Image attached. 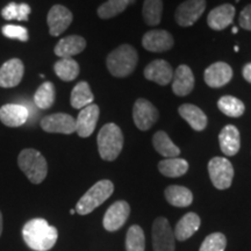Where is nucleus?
I'll return each instance as SVG.
<instances>
[{"mask_svg": "<svg viewBox=\"0 0 251 251\" xmlns=\"http://www.w3.org/2000/svg\"><path fill=\"white\" fill-rule=\"evenodd\" d=\"M25 243L34 251H48L56 244L58 238L57 229L45 219L29 220L23 228Z\"/></svg>", "mask_w": 251, "mask_h": 251, "instance_id": "f257e3e1", "label": "nucleus"}, {"mask_svg": "<svg viewBox=\"0 0 251 251\" xmlns=\"http://www.w3.org/2000/svg\"><path fill=\"white\" fill-rule=\"evenodd\" d=\"M139 62L137 51L129 45H122L107 56L106 64L112 76L124 78L133 74Z\"/></svg>", "mask_w": 251, "mask_h": 251, "instance_id": "f03ea898", "label": "nucleus"}, {"mask_svg": "<svg viewBox=\"0 0 251 251\" xmlns=\"http://www.w3.org/2000/svg\"><path fill=\"white\" fill-rule=\"evenodd\" d=\"M97 142L100 157L103 161L112 162L118 158L124 148V134L119 126L107 124L100 129Z\"/></svg>", "mask_w": 251, "mask_h": 251, "instance_id": "7ed1b4c3", "label": "nucleus"}, {"mask_svg": "<svg viewBox=\"0 0 251 251\" xmlns=\"http://www.w3.org/2000/svg\"><path fill=\"white\" fill-rule=\"evenodd\" d=\"M18 165L33 184L42 183L48 174L46 158L35 149H25L19 153Z\"/></svg>", "mask_w": 251, "mask_h": 251, "instance_id": "20e7f679", "label": "nucleus"}, {"mask_svg": "<svg viewBox=\"0 0 251 251\" xmlns=\"http://www.w3.org/2000/svg\"><path fill=\"white\" fill-rule=\"evenodd\" d=\"M114 192V185L111 180L103 179L96 183L80 198L76 205V212L80 215H87L97 207L103 203Z\"/></svg>", "mask_w": 251, "mask_h": 251, "instance_id": "39448f33", "label": "nucleus"}, {"mask_svg": "<svg viewBox=\"0 0 251 251\" xmlns=\"http://www.w3.org/2000/svg\"><path fill=\"white\" fill-rule=\"evenodd\" d=\"M209 177L218 190H227L230 187L234 178V168L225 157H214L208 163Z\"/></svg>", "mask_w": 251, "mask_h": 251, "instance_id": "423d86ee", "label": "nucleus"}, {"mask_svg": "<svg viewBox=\"0 0 251 251\" xmlns=\"http://www.w3.org/2000/svg\"><path fill=\"white\" fill-rule=\"evenodd\" d=\"M176 237L165 218H158L152 225V244L155 251H175Z\"/></svg>", "mask_w": 251, "mask_h": 251, "instance_id": "0eeeda50", "label": "nucleus"}, {"mask_svg": "<svg viewBox=\"0 0 251 251\" xmlns=\"http://www.w3.org/2000/svg\"><path fill=\"white\" fill-rule=\"evenodd\" d=\"M206 9V0H186L176 9L175 19L181 27H191L199 20Z\"/></svg>", "mask_w": 251, "mask_h": 251, "instance_id": "6e6552de", "label": "nucleus"}, {"mask_svg": "<svg viewBox=\"0 0 251 251\" xmlns=\"http://www.w3.org/2000/svg\"><path fill=\"white\" fill-rule=\"evenodd\" d=\"M133 119L140 130H148L158 120V111L149 100L140 98L134 103Z\"/></svg>", "mask_w": 251, "mask_h": 251, "instance_id": "1a4fd4ad", "label": "nucleus"}, {"mask_svg": "<svg viewBox=\"0 0 251 251\" xmlns=\"http://www.w3.org/2000/svg\"><path fill=\"white\" fill-rule=\"evenodd\" d=\"M41 127L47 133L72 134L76 131V119L65 113H55L43 118Z\"/></svg>", "mask_w": 251, "mask_h": 251, "instance_id": "9d476101", "label": "nucleus"}, {"mask_svg": "<svg viewBox=\"0 0 251 251\" xmlns=\"http://www.w3.org/2000/svg\"><path fill=\"white\" fill-rule=\"evenodd\" d=\"M130 213V207L127 201L120 200L114 202L106 211L102 225L107 231H117L126 224Z\"/></svg>", "mask_w": 251, "mask_h": 251, "instance_id": "9b49d317", "label": "nucleus"}, {"mask_svg": "<svg viewBox=\"0 0 251 251\" xmlns=\"http://www.w3.org/2000/svg\"><path fill=\"white\" fill-rule=\"evenodd\" d=\"M72 13L63 5H54L50 8L47 23L49 26V33L51 36L61 35L65 31L72 23Z\"/></svg>", "mask_w": 251, "mask_h": 251, "instance_id": "f8f14e48", "label": "nucleus"}, {"mask_svg": "<svg viewBox=\"0 0 251 251\" xmlns=\"http://www.w3.org/2000/svg\"><path fill=\"white\" fill-rule=\"evenodd\" d=\"M174 37L169 31L163 29L149 30L144 34L142 45L144 49L151 52H163L174 47Z\"/></svg>", "mask_w": 251, "mask_h": 251, "instance_id": "ddd939ff", "label": "nucleus"}, {"mask_svg": "<svg viewBox=\"0 0 251 251\" xmlns=\"http://www.w3.org/2000/svg\"><path fill=\"white\" fill-rule=\"evenodd\" d=\"M99 114V106L94 105V103H91V105L81 109L76 119V131L80 137L86 139L92 135L94 129H96Z\"/></svg>", "mask_w": 251, "mask_h": 251, "instance_id": "4468645a", "label": "nucleus"}, {"mask_svg": "<svg viewBox=\"0 0 251 251\" xmlns=\"http://www.w3.org/2000/svg\"><path fill=\"white\" fill-rule=\"evenodd\" d=\"M24 63L19 58L9 59L0 68V87L9 89L20 84L24 77Z\"/></svg>", "mask_w": 251, "mask_h": 251, "instance_id": "2eb2a0df", "label": "nucleus"}, {"mask_svg": "<svg viewBox=\"0 0 251 251\" xmlns=\"http://www.w3.org/2000/svg\"><path fill=\"white\" fill-rule=\"evenodd\" d=\"M233 78V69L225 62H216L205 70V83L213 89L225 86Z\"/></svg>", "mask_w": 251, "mask_h": 251, "instance_id": "dca6fc26", "label": "nucleus"}, {"mask_svg": "<svg viewBox=\"0 0 251 251\" xmlns=\"http://www.w3.org/2000/svg\"><path fill=\"white\" fill-rule=\"evenodd\" d=\"M144 77L148 80L155 81L158 85H166L172 80L174 70L164 59H155L144 69Z\"/></svg>", "mask_w": 251, "mask_h": 251, "instance_id": "f3484780", "label": "nucleus"}, {"mask_svg": "<svg viewBox=\"0 0 251 251\" xmlns=\"http://www.w3.org/2000/svg\"><path fill=\"white\" fill-rule=\"evenodd\" d=\"M194 87L193 72L187 65H179L174 71L172 77V91L176 96L185 97L192 92Z\"/></svg>", "mask_w": 251, "mask_h": 251, "instance_id": "a211bd4d", "label": "nucleus"}, {"mask_svg": "<svg viewBox=\"0 0 251 251\" xmlns=\"http://www.w3.org/2000/svg\"><path fill=\"white\" fill-rule=\"evenodd\" d=\"M235 7L230 4L220 5L213 8L207 17V24L214 30H222L233 24L235 18Z\"/></svg>", "mask_w": 251, "mask_h": 251, "instance_id": "6ab92c4d", "label": "nucleus"}, {"mask_svg": "<svg viewBox=\"0 0 251 251\" xmlns=\"http://www.w3.org/2000/svg\"><path fill=\"white\" fill-rule=\"evenodd\" d=\"M29 112L23 105L7 103L0 108V121L7 127H19L28 120Z\"/></svg>", "mask_w": 251, "mask_h": 251, "instance_id": "aec40b11", "label": "nucleus"}, {"mask_svg": "<svg viewBox=\"0 0 251 251\" xmlns=\"http://www.w3.org/2000/svg\"><path fill=\"white\" fill-rule=\"evenodd\" d=\"M219 142L221 151L226 156H234L241 148V136L240 131L235 126H226L219 135Z\"/></svg>", "mask_w": 251, "mask_h": 251, "instance_id": "412c9836", "label": "nucleus"}, {"mask_svg": "<svg viewBox=\"0 0 251 251\" xmlns=\"http://www.w3.org/2000/svg\"><path fill=\"white\" fill-rule=\"evenodd\" d=\"M86 48V41L84 37L71 35L62 39L55 47L56 56L61 58H72V56L80 54Z\"/></svg>", "mask_w": 251, "mask_h": 251, "instance_id": "4be33fe9", "label": "nucleus"}, {"mask_svg": "<svg viewBox=\"0 0 251 251\" xmlns=\"http://www.w3.org/2000/svg\"><path fill=\"white\" fill-rule=\"evenodd\" d=\"M178 113L180 117L187 122L194 130L201 131L207 127V117L201 109L198 106L192 105V103H184V105L179 106L178 108Z\"/></svg>", "mask_w": 251, "mask_h": 251, "instance_id": "5701e85b", "label": "nucleus"}, {"mask_svg": "<svg viewBox=\"0 0 251 251\" xmlns=\"http://www.w3.org/2000/svg\"><path fill=\"white\" fill-rule=\"evenodd\" d=\"M200 227V218L196 213L191 212L185 214L179 221H178L177 226L175 229V237L178 241H186L192 235L198 231Z\"/></svg>", "mask_w": 251, "mask_h": 251, "instance_id": "b1692460", "label": "nucleus"}, {"mask_svg": "<svg viewBox=\"0 0 251 251\" xmlns=\"http://www.w3.org/2000/svg\"><path fill=\"white\" fill-rule=\"evenodd\" d=\"M152 144L155 147L156 151L161 153L162 156L166 157V158H175V157L179 156L180 153V149L172 142L170 136L163 130L157 131L153 135Z\"/></svg>", "mask_w": 251, "mask_h": 251, "instance_id": "393cba45", "label": "nucleus"}, {"mask_svg": "<svg viewBox=\"0 0 251 251\" xmlns=\"http://www.w3.org/2000/svg\"><path fill=\"white\" fill-rule=\"evenodd\" d=\"M165 198L175 207H187L193 201V194L190 190L179 185H172L165 190Z\"/></svg>", "mask_w": 251, "mask_h": 251, "instance_id": "a878e982", "label": "nucleus"}, {"mask_svg": "<svg viewBox=\"0 0 251 251\" xmlns=\"http://www.w3.org/2000/svg\"><path fill=\"white\" fill-rule=\"evenodd\" d=\"M158 170L165 177L177 178L184 176L188 170V163L183 158H165L158 163Z\"/></svg>", "mask_w": 251, "mask_h": 251, "instance_id": "bb28decb", "label": "nucleus"}, {"mask_svg": "<svg viewBox=\"0 0 251 251\" xmlns=\"http://www.w3.org/2000/svg\"><path fill=\"white\" fill-rule=\"evenodd\" d=\"M93 93L89 84L86 81H80L72 90L70 101L74 108L83 109L86 106L91 105L93 102Z\"/></svg>", "mask_w": 251, "mask_h": 251, "instance_id": "cd10ccee", "label": "nucleus"}, {"mask_svg": "<svg viewBox=\"0 0 251 251\" xmlns=\"http://www.w3.org/2000/svg\"><path fill=\"white\" fill-rule=\"evenodd\" d=\"M56 76L64 81L75 80L79 75V65L72 58H61L55 63Z\"/></svg>", "mask_w": 251, "mask_h": 251, "instance_id": "c85d7f7f", "label": "nucleus"}, {"mask_svg": "<svg viewBox=\"0 0 251 251\" xmlns=\"http://www.w3.org/2000/svg\"><path fill=\"white\" fill-rule=\"evenodd\" d=\"M55 86L50 81H45L34 94V102L41 109H48L55 102Z\"/></svg>", "mask_w": 251, "mask_h": 251, "instance_id": "c756f323", "label": "nucleus"}, {"mask_svg": "<svg viewBox=\"0 0 251 251\" xmlns=\"http://www.w3.org/2000/svg\"><path fill=\"white\" fill-rule=\"evenodd\" d=\"M163 1L162 0H144L142 15L148 26H157L162 20Z\"/></svg>", "mask_w": 251, "mask_h": 251, "instance_id": "7c9ffc66", "label": "nucleus"}, {"mask_svg": "<svg viewBox=\"0 0 251 251\" xmlns=\"http://www.w3.org/2000/svg\"><path fill=\"white\" fill-rule=\"evenodd\" d=\"M218 107L225 115L230 118H240L246 111L244 103L231 96L221 97L218 101Z\"/></svg>", "mask_w": 251, "mask_h": 251, "instance_id": "2f4dec72", "label": "nucleus"}, {"mask_svg": "<svg viewBox=\"0 0 251 251\" xmlns=\"http://www.w3.org/2000/svg\"><path fill=\"white\" fill-rule=\"evenodd\" d=\"M144 249H146V237H144L143 229L137 225L131 226L126 236V250L144 251Z\"/></svg>", "mask_w": 251, "mask_h": 251, "instance_id": "473e14b6", "label": "nucleus"}, {"mask_svg": "<svg viewBox=\"0 0 251 251\" xmlns=\"http://www.w3.org/2000/svg\"><path fill=\"white\" fill-rule=\"evenodd\" d=\"M130 4V0H107L99 6L98 15L100 19L114 18L122 13Z\"/></svg>", "mask_w": 251, "mask_h": 251, "instance_id": "72a5a7b5", "label": "nucleus"}, {"mask_svg": "<svg viewBox=\"0 0 251 251\" xmlns=\"http://www.w3.org/2000/svg\"><path fill=\"white\" fill-rule=\"evenodd\" d=\"M30 14V7L27 4H15V2H9L5 6L1 11V15L5 20H18V21H27Z\"/></svg>", "mask_w": 251, "mask_h": 251, "instance_id": "f704fd0d", "label": "nucleus"}, {"mask_svg": "<svg viewBox=\"0 0 251 251\" xmlns=\"http://www.w3.org/2000/svg\"><path fill=\"white\" fill-rule=\"evenodd\" d=\"M227 240L222 233H213L208 235L200 247L199 251H225Z\"/></svg>", "mask_w": 251, "mask_h": 251, "instance_id": "c9c22d12", "label": "nucleus"}, {"mask_svg": "<svg viewBox=\"0 0 251 251\" xmlns=\"http://www.w3.org/2000/svg\"><path fill=\"white\" fill-rule=\"evenodd\" d=\"M2 34L8 39H15L21 42H27L29 39L28 30L23 26H14V25H6L2 27Z\"/></svg>", "mask_w": 251, "mask_h": 251, "instance_id": "e433bc0d", "label": "nucleus"}, {"mask_svg": "<svg viewBox=\"0 0 251 251\" xmlns=\"http://www.w3.org/2000/svg\"><path fill=\"white\" fill-rule=\"evenodd\" d=\"M240 26L247 30H251V4L246 6L238 18Z\"/></svg>", "mask_w": 251, "mask_h": 251, "instance_id": "4c0bfd02", "label": "nucleus"}, {"mask_svg": "<svg viewBox=\"0 0 251 251\" xmlns=\"http://www.w3.org/2000/svg\"><path fill=\"white\" fill-rule=\"evenodd\" d=\"M243 77L244 79H246L247 81H249V83L251 84V63H249V64H247L246 67L243 68Z\"/></svg>", "mask_w": 251, "mask_h": 251, "instance_id": "58836bf2", "label": "nucleus"}, {"mask_svg": "<svg viewBox=\"0 0 251 251\" xmlns=\"http://www.w3.org/2000/svg\"><path fill=\"white\" fill-rule=\"evenodd\" d=\"M1 233H2V214L1 212H0V236H1Z\"/></svg>", "mask_w": 251, "mask_h": 251, "instance_id": "ea45409f", "label": "nucleus"}, {"mask_svg": "<svg viewBox=\"0 0 251 251\" xmlns=\"http://www.w3.org/2000/svg\"><path fill=\"white\" fill-rule=\"evenodd\" d=\"M237 31H238V28L237 27H234L233 28V33L235 34V33H237Z\"/></svg>", "mask_w": 251, "mask_h": 251, "instance_id": "a19ab883", "label": "nucleus"}, {"mask_svg": "<svg viewBox=\"0 0 251 251\" xmlns=\"http://www.w3.org/2000/svg\"><path fill=\"white\" fill-rule=\"evenodd\" d=\"M75 212H76V211H75V209H71V211H70V214H71V215H74V214H75Z\"/></svg>", "mask_w": 251, "mask_h": 251, "instance_id": "79ce46f5", "label": "nucleus"}, {"mask_svg": "<svg viewBox=\"0 0 251 251\" xmlns=\"http://www.w3.org/2000/svg\"><path fill=\"white\" fill-rule=\"evenodd\" d=\"M130 2H131V4H134V2H135V0H130Z\"/></svg>", "mask_w": 251, "mask_h": 251, "instance_id": "37998d69", "label": "nucleus"}]
</instances>
